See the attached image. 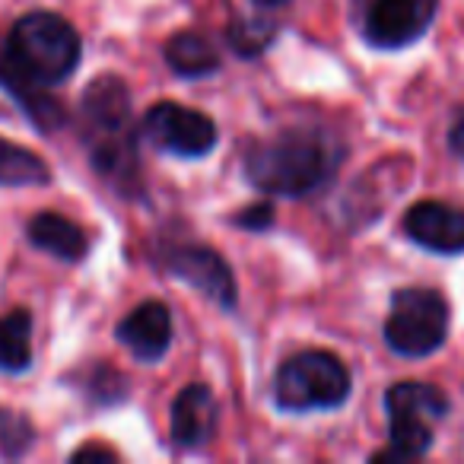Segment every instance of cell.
I'll return each mask as SVG.
<instances>
[{"label": "cell", "instance_id": "obj_1", "mask_svg": "<svg viewBox=\"0 0 464 464\" xmlns=\"http://www.w3.org/2000/svg\"><path fill=\"white\" fill-rule=\"evenodd\" d=\"M83 42L80 33L58 14L35 10L16 20L0 52V83L7 86L42 130L64 121V109L45 92V86L64 83L80 67Z\"/></svg>", "mask_w": 464, "mask_h": 464}, {"label": "cell", "instance_id": "obj_2", "mask_svg": "<svg viewBox=\"0 0 464 464\" xmlns=\"http://www.w3.org/2000/svg\"><path fill=\"white\" fill-rule=\"evenodd\" d=\"M347 147L318 128H293L271 140H255L242 156V172L258 191L305 198L322 191L341 169Z\"/></svg>", "mask_w": 464, "mask_h": 464}, {"label": "cell", "instance_id": "obj_3", "mask_svg": "<svg viewBox=\"0 0 464 464\" xmlns=\"http://www.w3.org/2000/svg\"><path fill=\"white\" fill-rule=\"evenodd\" d=\"M86 147L92 166L124 194L140 185L137 128L130 115V92L118 77H96L83 92Z\"/></svg>", "mask_w": 464, "mask_h": 464}, {"label": "cell", "instance_id": "obj_4", "mask_svg": "<svg viewBox=\"0 0 464 464\" xmlns=\"http://www.w3.org/2000/svg\"><path fill=\"white\" fill-rule=\"evenodd\" d=\"M350 369L341 356L328 350H303L277 369L274 401L280 411H334L350 398Z\"/></svg>", "mask_w": 464, "mask_h": 464}, {"label": "cell", "instance_id": "obj_5", "mask_svg": "<svg viewBox=\"0 0 464 464\" xmlns=\"http://www.w3.org/2000/svg\"><path fill=\"white\" fill-rule=\"evenodd\" d=\"M388 413V449L375 451V461H411L430 451L432 430L449 413V398L426 382H398L385 394Z\"/></svg>", "mask_w": 464, "mask_h": 464}, {"label": "cell", "instance_id": "obj_6", "mask_svg": "<svg viewBox=\"0 0 464 464\" xmlns=\"http://www.w3.org/2000/svg\"><path fill=\"white\" fill-rule=\"evenodd\" d=\"M449 337V303L426 286H404L392 296L385 322V343L398 356L423 360L436 353Z\"/></svg>", "mask_w": 464, "mask_h": 464}, {"label": "cell", "instance_id": "obj_7", "mask_svg": "<svg viewBox=\"0 0 464 464\" xmlns=\"http://www.w3.org/2000/svg\"><path fill=\"white\" fill-rule=\"evenodd\" d=\"M439 0H356L360 33L372 48H407L432 26Z\"/></svg>", "mask_w": 464, "mask_h": 464}, {"label": "cell", "instance_id": "obj_8", "mask_svg": "<svg viewBox=\"0 0 464 464\" xmlns=\"http://www.w3.org/2000/svg\"><path fill=\"white\" fill-rule=\"evenodd\" d=\"M143 134L156 150H166L181 160H200L219 140L213 118L179 102H156L143 115Z\"/></svg>", "mask_w": 464, "mask_h": 464}, {"label": "cell", "instance_id": "obj_9", "mask_svg": "<svg viewBox=\"0 0 464 464\" xmlns=\"http://www.w3.org/2000/svg\"><path fill=\"white\" fill-rule=\"evenodd\" d=\"M162 265H166L169 274H175L188 286L204 293L223 312L236 309V299H239L236 296V280H232L229 265H226L219 252H213L207 246H175L166 252Z\"/></svg>", "mask_w": 464, "mask_h": 464}, {"label": "cell", "instance_id": "obj_10", "mask_svg": "<svg viewBox=\"0 0 464 464\" xmlns=\"http://www.w3.org/2000/svg\"><path fill=\"white\" fill-rule=\"evenodd\" d=\"M404 232L420 248L436 255L464 252V210L445 200H417L404 213Z\"/></svg>", "mask_w": 464, "mask_h": 464}, {"label": "cell", "instance_id": "obj_11", "mask_svg": "<svg viewBox=\"0 0 464 464\" xmlns=\"http://www.w3.org/2000/svg\"><path fill=\"white\" fill-rule=\"evenodd\" d=\"M118 341L134 353L140 362H156L172 347V312L166 303L147 299L140 303L121 324H118Z\"/></svg>", "mask_w": 464, "mask_h": 464}, {"label": "cell", "instance_id": "obj_12", "mask_svg": "<svg viewBox=\"0 0 464 464\" xmlns=\"http://www.w3.org/2000/svg\"><path fill=\"white\" fill-rule=\"evenodd\" d=\"M217 432V398L207 385H185L172 404V439L179 449H204Z\"/></svg>", "mask_w": 464, "mask_h": 464}, {"label": "cell", "instance_id": "obj_13", "mask_svg": "<svg viewBox=\"0 0 464 464\" xmlns=\"http://www.w3.org/2000/svg\"><path fill=\"white\" fill-rule=\"evenodd\" d=\"M29 242L42 252L54 255V258L67 261H80L86 252H90V239L86 232L80 229L73 219L61 217V213H39V217L29 223Z\"/></svg>", "mask_w": 464, "mask_h": 464}, {"label": "cell", "instance_id": "obj_14", "mask_svg": "<svg viewBox=\"0 0 464 464\" xmlns=\"http://www.w3.org/2000/svg\"><path fill=\"white\" fill-rule=\"evenodd\" d=\"M162 54H166V64L185 80H200V77H210V73L219 71L217 48H213L200 33H191V29L175 33L172 39L166 42Z\"/></svg>", "mask_w": 464, "mask_h": 464}, {"label": "cell", "instance_id": "obj_15", "mask_svg": "<svg viewBox=\"0 0 464 464\" xmlns=\"http://www.w3.org/2000/svg\"><path fill=\"white\" fill-rule=\"evenodd\" d=\"M52 181V169L39 153L0 137V185L4 188H39Z\"/></svg>", "mask_w": 464, "mask_h": 464}, {"label": "cell", "instance_id": "obj_16", "mask_svg": "<svg viewBox=\"0 0 464 464\" xmlns=\"http://www.w3.org/2000/svg\"><path fill=\"white\" fill-rule=\"evenodd\" d=\"M33 362V315L23 309L0 318V369L23 372Z\"/></svg>", "mask_w": 464, "mask_h": 464}, {"label": "cell", "instance_id": "obj_17", "mask_svg": "<svg viewBox=\"0 0 464 464\" xmlns=\"http://www.w3.org/2000/svg\"><path fill=\"white\" fill-rule=\"evenodd\" d=\"M274 35H277V26L267 20H232L229 29H226L229 48L239 54V58H248V61L258 58L274 42Z\"/></svg>", "mask_w": 464, "mask_h": 464}, {"label": "cell", "instance_id": "obj_18", "mask_svg": "<svg viewBox=\"0 0 464 464\" xmlns=\"http://www.w3.org/2000/svg\"><path fill=\"white\" fill-rule=\"evenodd\" d=\"M29 442H33L29 420L14 411H0V449L7 455H20V451L29 449Z\"/></svg>", "mask_w": 464, "mask_h": 464}, {"label": "cell", "instance_id": "obj_19", "mask_svg": "<svg viewBox=\"0 0 464 464\" xmlns=\"http://www.w3.org/2000/svg\"><path fill=\"white\" fill-rule=\"evenodd\" d=\"M236 226H242V229L248 232H265L274 226V207L267 204V200H261V204H252L246 207V210L236 217Z\"/></svg>", "mask_w": 464, "mask_h": 464}, {"label": "cell", "instance_id": "obj_20", "mask_svg": "<svg viewBox=\"0 0 464 464\" xmlns=\"http://www.w3.org/2000/svg\"><path fill=\"white\" fill-rule=\"evenodd\" d=\"M71 461H105V464H111V461H118V455L111 449H105V445H83V449L73 451Z\"/></svg>", "mask_w": 464, "mask_h": 464}, {"label": "cell", "instance_id": "obj_21", "mask_svg": "<svg viewBox=\"0 0 464 464\" xmlns=\"http://www.w3.org/2000/svg\"><path fill=\"white\" fill-rule=\"evenodd\" d=\"M449 150L464 160V111L458 115V121L449 128Z\"/></svg>", "mask_w": 464, "mask_h": 464}, {"label": "cell", "instance_id": "obj_22", "mask_svg": "<svg viewBox=\"0 0 464 464\" xmlns=\"http://www.w3.org/2000/svg\"><path fill=\"white\" fill-rule=\"evenodd\" d=\"M258 7H280V4H286V0H255Z\"/></svg>", "mask_w": 464, "mask_h": 464}]
</instances>
